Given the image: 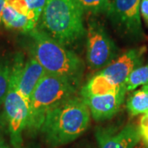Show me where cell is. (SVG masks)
<instances>
[{
    "mask_svg": "<svg viewBox=\"0 0 148 148\" xmlns=\"http://www.w3.org/2000/svg\"><path fill=\"white\" fill-rule=\"evenodd\" d=\"M12 67L0 61V106L4 102L9 88Z\"/></svg>",
    "mask_w": 148,
    "mask_h": 148,
    "instance_id": "obj_16",
    "label": "cell"
},
{
    "mask_svg": "<svg viewBox=\"0 0 148 148\" xmlns=\"http://www.w3.org/2000/svg\"><path fill=\"white\" fill-rule=\"evenodd\" d=\"M83 10L93 14L109 15L110 11V0H77Z\"/></svg>",
    "mask_w": 148,
    "mask_h": 148,
    "instance_id": "obj_15",
    "label": "cell"
},
{
    "mask_svg": "<svg viewBox=\"0 0 148 148\" xmlns=\"http://www.w3.org/2000/svg\"><path fill=\"white\" fill-rule=\"evenodd\" d=\"M77 86L64 77L46 74L31 96L27 130L32 134L40 131L46 114L59 104L74 96Z\"/></svg>",
    "mask_w": 148,
    "mask_h": 148,
    "instance_id": "obj_4",
    "label": "cell"
},
{
    "mask_svg": "<svg viewBox=\"0 0 148 148\" xmlns=\"http://www.w3.org/2000/svg\"><path fill=\"white\" fill-rule=\"evenodd\" d=\"M127 90L125 87L103 95L82 97L95 121L110 119L119 112Z\"/></svg>",
    "mask_w": 148,
    "mask_h": 148,
    "instance_id": "obj_10",
    "label": "cell"
},
{
    "mask_svg": "<svg viewBox=\"0 0 148 148\" xmlns=\"http://www.w3.org/2000/svg\"><path fill=\"white\" fill-rule=\"evenodd\" d=\"M138 128H139L141 138L148 147V113L143 114V116L141 118Z\"/></svg>",
    "mask_w": 148,
    "mask_h": 148,
    "instance_id": "obj_19",
    "label": "cell"
},
{
    "mask_svg": "<svg viewBox=\"0 0 148 148\" xmlns=\"http://www.w3.org/2000/svg\"><path fill=\"white\" fill-rule=\"evenodd\" d=\"M127 112L130 115L136 116L141 114L148 113V90L143 86L139 90L133 91L129 96L126 104Z\"/></svg>",
    "mask_w": 148,
    "mask_h": 148,
    "instance_id": "obj_13",
    "label": "cell"
},
{
    "mask_svg": "<svg viewBox=\"0 0 148 148\" xmlns=\"http://www.w3.org/2000/svg\"><path fill=\"white\" fill-rule=\"evenodd\" d=\"M47 74L34 56L24 64L18 79L17 89L21 96L30 103V99L37 85Z\"/></svg>",
    "mask_w": 148,
    "mask_h": 148,
    "instance_id": "obj_11",
    "label": "cell"
},
{
    "mask_svg": "<svg viewBox=\"0 0 148 148\" xmlns=\"http://www.w3.org/2000/svg\"><path fill=\"white\" fill-rule=\"evenodd\" d=\"M146 51L147 48L144 46L131 49L98 73L117 88L125 86L124 84L129 75L143 64Z\"/></svg>",
    "mask_w": 148,
    "mask_h": 148,
    "instance_id": "obj_8",
    "label": "cell"
},
{
    "mask_svg": "<svg viewBox=\"0 0 148 148\" xmlns=\"http://www.w3.org/2000/svg\"><path fill=\"white\" fill-rule=\"evenodd\" d=\"M97 148H134L141 139L139 128L127 124L121 129L98 127L95 131Z\"/></svg>",
    "mask_w": 148,
    "mask_h": 148,
    "instance_id": "obj_9",
    "label": "cell"
},
{
    "mask_svg": "<svg viewBox=\"0 0 148 148\" xmlns=\"http://www.w3.org/2000/svg\"><path fill=\"white\" fill-rule=\"evenodd\" d=\"M29 34L33 39V56L45 72L78 86L84 71L79 56L37 27Z\"/></svg>",
    "mask_w": 148,
    "mask_h": 148,
    "instance_id": "obj_3",
    "label": "cell"
},
{
    "mask_svg": "<svg viewBox=\"0 0 148 148\" xmlns=\"http://www.w3.org/2000/svg\"><path fill=\"white\" fill-rule=\"evenodd\" d=\"M140 14L148 27V0H141Z\"/></svg>",
    "mask_w": 148,
    "mask_h": 148,
    "instance_id": "obj_20",
    "label": "cell"
},
{
    "mask_svg": "<svg viewBox=\"0 0 148 148\" xmlns=\"http://www.w3.org/2000/svg\"><path fill=\"white\" fill-rule=\"evenodd\" d=\"M0 148H13V147H12V146L8 145V144L5 143V141L2 138V139H0Z\"/></svg>",
    "mask_w": 148,
    "mask_h": 148,
    "instance_id": "obj_22",
    "label": "cell"
},
{
    "mask_svg": "<svg viewBox=\"0 0 148 148\" xmlns=\"http://www.w3.org/2000/svg\"><path fill=\"white\" fill-rule=\"evenodd\" d=\"M5 5V0H0V23L2 22V12Z\"/></svg>",
    "mask_w": 148,
    "mask_h": 148,
    "instance_id": "obj_21",
    "label": "cell"
},
{
    "mask_svg": "<svg viewBox=\"0 0 148 148\" xmlns=\"http://www.w3.org/2000/svg\"><path fill=\"white\" fill-rule=\"evenodd\" d=\"M141 0H112L108 16L120 32L134 40L145 37L141 14Z\"/></svg>",
    "mask_w": 148,
    "mask_h": 148,
    "instance_id": "obj_7",
    "label": "cell"
},
{
    "mask_svg": "<svg viewBox=\"0 0 148 148\" xmlns=\"http://www.w3.org/2000/svg\"><path fill=\"white\" fill-rule=\"evenodd\" d=\"M90 113L83 99L73 96L46 114L40 131L49 146L57 147L73 142L87 129Z\"/></svg>",
    "mask_w": 148,
    "mask_h": 148,
    "instance_id": "obj_1",
    "label": "cell"
},
{
    "mask_svg": "<svg viewBox=\"0 0 148 148\" xmlns=\"http://www.w3.org/2000/svg\"><path fill=\"white\" fill-rule=\"evenodd\" d=\"M2 22L8 29L17 30L24 33H31L37 26L36 22L18 13L6 3L2 12Z\"/></svg>",
    "mask_w": 148,
    "mask_h": 148,
    "instance_id": "obj_12",
    "label": "cell"
},
{
    "mask_svg": "<svg viewBox=\"0 0 148 148\" xmlns=\"http://www.w3.org/2000/svg\"><path fill=\"white\" fill-rule=\"evenodd\" d=\"M29 10L34 17V20L38 23L43 10L47 3V0H25Z\"/></svg>",
    "mask_w": 148,
    "mask_h": 148,
    "instance_id": "obj_17",
    "label": "cell"
},
{
    "mask_svg": "<svg viewBox=\"0 0 148 148\" xmlns=\"http://www.w3.org/2000/svg\"><path fill=\"white\" fill-rule=\"evenodd\" d=\"M2 134H3V127H2V123H0V139H2Z\"/></svg>",
    "mask_w": 148,
    "mask_h": 148,
    "instance_id": "obj_23",
    "label": "cell"
},
{
    "mask_svg": "<svg viewBox=\"0 0 148 148\" xmlns=\"http://www.w3.org/2000/svg\"><path fill=\"white\" fill-rule=\"evenodd\" d=\"M5 3L7 5L12 7L18 13L27 16L29 19H31V20L34 21L35 22H36L34 20V17H33L31 12L29 10L25 0H5Z\"/></svg>",
    "mask_w": 148,
    "mask_h": 148,
    "instance_id": "obj_18",
    "label": "cell"
},
{
    "mask_svg": "<svg viewBox=\"0 0 148 148\" xmlns=\"http://www.w3.org/2000/svg\"><path fill=\"white\" fill-rule=\"evenodd\" d=\"M86 36V61L90 69H105L116 59L119 49L100 22L90 21Z\"/></svg>",
    "mask_w": 148,
    "mask_h": 148,
    "instance_id": "obj_6",
    "label": "cell"
},
{
    "mask_svg": "<svg viewBox=\"0 0 148 148\" xmlns=\"http://www.w3.org/2000/svg\"><path fill=\"white\" fill-rule=\"evenodd\" d=\"M23 66V58L19 53L12 66L9 88L3 102L11 146L13 148L21 147L22 133L27 129L29 116V104L17 89L18 79Z\"/></svg>",
    "mask_w": 148,
    "mask_h": 148,
    "instance_id": "obj_5",
    "label": "cell"
},
{
    "mask_svg": "<svg viewBox=\"0 0 148 148\" xmlns=\"http://www.w3.org/2000/svg\"><path fill=\"white\" fill-rule=\"evenodd\" d=\"M145 86V87H146V88H147V90H148V83H147V84L144 85V86Z\"/></svg>",
    "mask_w": 148,
    "mask_h": 148,
    "instance_id": "obj_24",
    "label": "cell"
},
{
    "mask_svg": "<svg viewBox=\"0 0 148 148\" xmlns=\"http://www.w3.org/2000/svg\"><path fill=\"white\" fill-rule=\"evenodd\" d=\"M21 148H22V147H21ZM27 148H35V147H27Z\"/></svg>",
    "mask_w": 148,
    "mask_h": 148,
    "instance_id": "obj_25",
    "label": "cell"
},
{
    "mask_svg": "<svg viewBox=\"0 0 148 148\" xmlns=\"http://www.w3.org/2000/svg\"><path fill=\"white\" fill-rule=\"evenodd\" d=\"M148 83V64L141 65L135 70H133L132 73L129 75L127 81L125 82V88L127 91L135 90L140 86Z\"/></svg>",
    "mask_w": 148,
    "mask_h": 148,
    "instance_id": "obj_14",
    "label": "cell"
},
{
    "mask_svg": "<svg viewBox=\"0 0 148 148\" xmlns=\"http://www.w3.org/2000/svg\"><path fill=\"white\" fill-rule=\"evenodd\" d=\"M83 14L77 0H47L39 20V29L67 47L86 33Z\"/></svg>",
    "mask_w": 148,
    "mask_h": 148,
    "instance_id": "obj_2",
    "label": "cell"
}]
</instances>
